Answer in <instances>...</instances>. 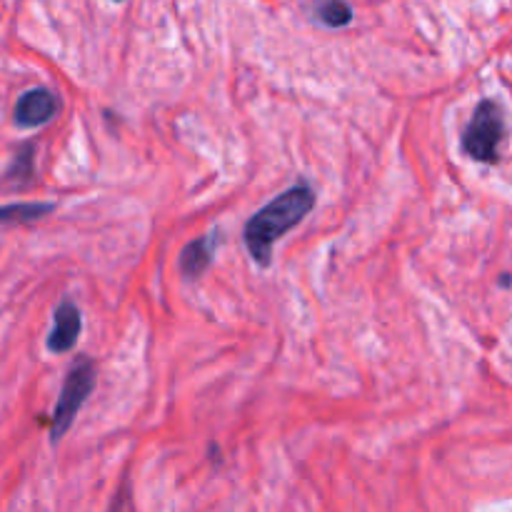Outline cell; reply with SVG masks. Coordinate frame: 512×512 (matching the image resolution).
I'll list each match as a JSON object with an SVG mask.
<instances>
[{"label": "cell", "instance_id": "7a4b0ae2", "mask_svg": "<svg viewBox=\"0 0 512 512\" xmlns=\"http://www.w3.org/2000/svg\"><path fill=\"white\" fill-rule=\"evenodd\" d=\"M505 140L503 108L495 100H483L475 108L473 120L463 130V150L478 163H498L500 145Z\"/></svg>", "mask_w": 512, "mask_h": 512}, {"label": "cell", "instance_id": "277c9868", "mask_svg": "<svg viewBox=\"0 0 512 512\" xmlns=\"http://www.w3.org/2000/svg\"><path fill=\"white\" fill-rule=\"evenodd\" d=\"M60 110V100L55 98V93H50L48 88H33L28 93H23L15 103L13 118L18 128H40V125L50 123L55 118V113Z\"/></svg>", "mask_w": 512, "mask_h": 512}, {"label": "cell", "instance_id": "9c48e42d", "mask_svg": "<svg viewBox=\"0 0 512 512\" xmlns=\"http://www.w3.org/2000/svg\"><path fill=\"white\" fill-rule=\"evenodd\" d=\"M315 15L328 28H343V25H348L353 20V8L345 0H320L315 5Z\"/></svg>", "mask_w": 512, "mask_h": 512}, {"label": "cell", "instance_id": "3957f363", "mask_svg": "<svg viewBox=\"0 0 512 512\" xmlns=\"http://www.w3.org/2000/svg\"><path fill=\"white\" fill-rule=\"evenodd\" d=\"M95 388V365L93 360L80 358L73 368L65 375V383L60 388V398L55 403L53 418H50V440L60 443L63 435L68 433L70 425H73L75 415L83 408L85 400L90 398Z\"/></svg>", "mask_w": 512, "mask_h": 512}, {"label": "cell", "instance_id": "8992f818", "mask_svg": "<svg viewBox=\"0 0 512 512\" xmlns=\"http://www.w3.org/2000/svg\"><path fill=\"white\" fill-rule=\"evenodd\" d=\"M215 245H218V235H205V238H198V240H193V243L185 245L183 253H180V263H178L183 278H188V280L200 278V275L210 268V263H213Z\"/></svg>", "mask_w": 512, "mask_h": 512}, {"label": "cell", "instance_id": "6da1fadb", "mask_svg": "<svg viewBox=\"0 0 512 512\" xmlns=\"http://www.w3.org/2000/svg\"><path fill=\"white\" fill-rule=\"evenodd\" d=\"M315 208V190L308 183H298L270 200L265 208H260L245 225V245H248L250 258L258 265H270L273 258V245L285 233L303 223Z\"/></svg>", "mask_w": 512, "mask_h": 512}, {"label": "cell", "instance_id": "ba28073f", "mask_svg": "<svg viewBox=\"0 0 512 512\" xmlns=\"http://www.w3.org/2000/svg\"><path fill=\"white\" fill-rule=\"evenodd\" d=\"M33 165H35V145L33 143L20 145L13 163H10L8 173H5V180H8L10 185H25L30 178H33Z\"/></svg>", "mask_w": 512, "mask_h": 512}, {"label": "cell", "instance_id": "5b68a950", "mask_svg": "<svg viewBox=\"0 0 512 512\" xmlns=\"http://www.w3.org/2000/svg\"><path fill=\"white\" fill-rule=\"evenodd\" d=\"M80 330H83V318H80V310L75 308L70 300H63V303L55 308L53 315V328L48 333V350L50 353L60 355L68 353V350L75 348L80 338Z\"/></svg>", "mask_w": 512, "mask_h": 512}, {"label": "cell", "instance_id": "52a82bcc", "mask_svg": "<svg viewBox=\"0 0 512 512\" xmlns=\"http://www.w3.org/2000/svg\"><path fill=\"white\" fill-rule=\"evenodd\" d=\"M55 210L53 203H8L0 205V225L38 223Z\"/></svg>", "mask_w": 512, "mask_h": 512}, {"label": "cell", "instance_id": "30bf717a", "mask_svg": "<svg viewBox=\"0 0 512 512\" xmlns=\"http://www.w3.org/2000/svg\"><path fill=\"white\" fill-rule=\"evenodd\" d=\"M108 512H130L128 485H123V488H120L118 493L113 495V503H110V510Z\"/></svg>", "mask_w": 512, "mask_h": 512}]
</instances>
